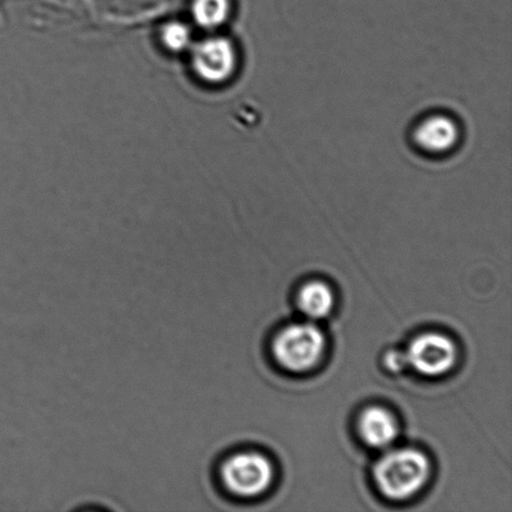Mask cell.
I'll use <instances>...</instances> for the list:
<instances>
[{"mask_svg":"<svg viewBox=\"0 0 512 512\" xmlns=\"http://www.w3.org/2000/svg\"><path fill=\"white\" fill-rule=\"evenodd\" d=\"M325 335L313 323L286 326L274 340L273 353L281 368L293 373L313 369L323 358Z\"/></svg>","mask_w":512,"mask_h":512,"instance_id":"3957f363","label":"cell"},{"mask_svg":"<svg viewBox=\"0 0 512 512\" xmlns=\"http://www.w3.org/2000/svg\"><path fill=\"white\" fill-rule=\"evenodd\" d=\"M232 14V0H193L192 15L195 23L204 29L222 27Z\"/></svg>","mask_w":512,"mask_h":512,"instance_id":"9c48e42d","label":"cell"},{"mask_svg":"<svg viewBox=\"0 0 512 512\" xmlns=\"http://www.w3.org/2000/svg\"><path fill=\"white\" fill-rule=\"evenodd\" d=\"M192 37L189 25L179 20L165 24L160 32V40L164 47L173 53H180L187 49L192 43Z\"/></svg>","mask_w":512,"mask_h":512,"instance_id":"30bf717a","label":"cell"},{"mask_svg":"<svg viewBox=\"0 0 512 512\" xmlns=\"http://www.w3.org/2000/svg\"><path fill=\"white\" fill-rule=\"evenodd\" d=\"M385 364L393 371H401L404 370L406 366H409L405 351L398 350L390 351V353L386 354Z\"/></svg>","mask_w":512,"mask_h":512,"instance_id":"8fae6325","label":"cell"},{"mask_svg":"<svg viewBox=\"0 0 512 512\" xmlns=\"http://www.w3.org/2000/svg\"><path fill=\"white\" fill-rule=\"evenodd\" d=\"M190 62L195 77L203 83L222 85L237 72L238 53L232 40L210 37L195 45Z\"/></svg>","mask_w":512,"mask_h":512,"instance_id":"277c9868","label":"cell"},{"mask_svg":"<svg viewBox=\"0 0 512 512\" xmlns=\"http://www.w3.org/2000/svg\"><path fill=\"white\" fill-rule=\"evenodd\" d=\"M358 428L364 443L374 449L389 448L399 435L393 414L380 406L365 409L360 415Z\"/></svg>","mask_w":512,"mask_h":512,"instance_id":"52a82bcc","label":"cell"},{"mask_svg":"<svg viewBox=\"0 0 512 512\" xmlns=\"http://www.w3.org/2000/svg\"><path fill=\"white\" fill-rule=\"evenodd\" d=\"M301 313L311 320L326 318L334 308V293L323 281H310L301 288L298 295Z\"/></svg>","mask_w":512,"mask_h":512,"instance_id":"ba28073f","label":"cell"},{"mask_svg":"<svg viewBox=\"0 0 512 512\" xmlns=\"http://www.w3.org/2000/svg\"><path fill=\"white\" fill-rule=\"evenodd\" d=\"M460 132L455 120L446 115H431L415 128V144L431 154L450 152L459 142Z\"/></svg>","mask_w":512,"mask_h":512,"instance_id":"8992f818","label":"cell"},{"mask_svg":"<svg viewBox=\"0 0 512 512\" xmlns=\"http://www.w3.org/2000/svg\"><path fill=\"white\" fill-rule=\"evenodd\" d=\"M408 365L419 374L440 376L454 368L458 350L454 341L440 333H425L411 341L405 351Z\"/></svg>","mask_w":512,"mask_h":512,"instance_id":"5b68a950","label":"cell"},{"mask_svg":"<svg viewBox=\"0 0 512 512\" xmlns=\"http://www.w3.org/2000/svg\"><path fill=\"white\" fill-rule=\"evenodd\" d=\"M215 483L230 498L249 500L268 491L274 479L271 461L253 450L233 451L215 466Z\"/></svg>","mask_w":512,"mask_h":512,"instance_id":"6da1fadb","label":"cell"},{"mask_svg":"<svg viewBox=\"0 0 512 512\" xmlns=\"http://www.w3.org/2000/svg\"><path fill=\"white\" fill-rule=\"evenodd\" d=\"M428 456L415 449H396L385 454L374 468V479L381 494L403 501L418 494L430 476Z\"/></svg>","mask_w":512,"mask_h":512,"instance_id":"7a4b0ae2","label":"cell"}]
</instances>
